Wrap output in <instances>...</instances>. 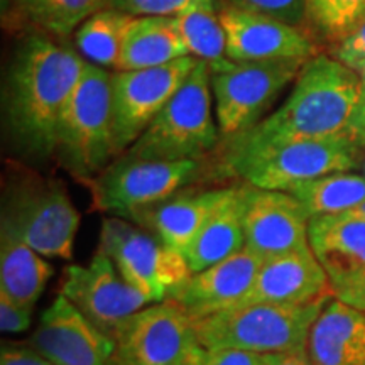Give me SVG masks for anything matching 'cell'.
Returning a JSON list of instances; mask_svg holds the SVG:
<instances>
[{"label":"cell","instance_id":"obj_29","mask_svg":"<svg viewBox=\"0 0 365 365\" xmlns=\"http://www.w3.org/2000/svg\"><path fill=\"white\" fill-rule=\"evenodd\" d=\"M304 11L313 38L331 46L365 22V0H304Z\"/></svg>","mask_w":365,"mask_h":365},{"label":"cell","instance_id":"obj_40","mask_svg":"<svg viewBox=\"0 0 365 365\" xmlns=\"http://www.w3.org/2000/svg\"><path fill=\"white\" fill-rule=\"evenodd\" d=\"M354 212H357L360 217L365 218V203L360 205V207H357V208H354Z\"/></svg>","mask_w":365,"mask_h":365},{"label":"cell","instance_id":"obj_4","mask_svg":"<svg viewBox=\"0 0 365 365\" xmlns=\"http://www.w3.org/2000/svg\"><path fill=\"white\" fill-rule=\"evenodd\" d=\"M362 149L346 134L303 139L257 149H223L218 161L228 176L262 190L287 191L303 181L354 171Z\"/></svg>","mask_w":365,"mask_h":365},{"label":"cell","instance_id":"obj_24","mask_svg":"<svg viewBox=\"0 0 365 365\" xmlns=\"http://www.w3.org/2000/svg\"><path fill=\"white\" fill-rule=\"evenodd\" d=\"M190 56L175 17H134L122 44L115 71L163 66Z\"/></svg>","mask_w":365,"mask_h":365},{"label":"cell","instance_id":"obj_5","mask_svg":"<svg viewBox=\"0 0 365 365\" xmlns=\"http://www.w3.org/2000/svg\"><path fill=\"white\" fill-rule=\"evenodd\" d=\"M54 156L83 185L115 159L108 70L85 63L78 85L59 117Z\"/></svg>","mask_w":365,"mask_h":365},{"label":"cell","instance_id":"obj_8","mask_svg":"<svg viewBox=\"0 0 365 365\" xmlns=\"http://www.w3.org/2000/svg\"><path fill=\"white\" fill-rule=\"evenodd\" d=\"M213 175H225L218 159L217 163H208V158L149 161L122 154L85 185L95 210L129 218L137 210L163 202Z\"/></svg>","mask_w":365,"mask_h":365},{"label":"cell","instance_id":"obj_20","mask_svg":"<svg viewBox=\"0 0 365 365\" xmlns=\"http://www.w3.org/2000/svg\"><path fill=\"white\" fill-rule=\"evenodd\" d=\"M308 239L333 291L365 274V218L357 212L309 218Z\"/></svg>","mask_w":365,"mask_h":365},{"label":"cell","instance_id":"obj_10","mask_svg":"<svg viewBox=\"0 0 365 365\" xmlns=\"http://www.w3.org/2000/svg\"><path fill=\"white\" fill-rule=\"evenodd\" d=\"M98 250L110 259L127 284L143 293L149 303L168 299L193 274L181 252L120 217L103 218Z\"/></svg>","mask_w":365,"mask_h":365},{"label":"cell","instance_id":"obj_17","mask_svg":"<svg viewBox=\"0 0 365 365\" xmlns=\"http://www.w3.org/2000/svg\"><path fill=\"white\" fill-rule=\"evenodd\" d=\"M333 296L330 277L309 247L264 262L249 293L230 309L250 304H308Z\"/></svg>","mask_w":365,"mask_h":365},{"label":"cell","instance_id":"obj_38","mask_svg":"<svg viewBox=\"0 0 365 365\" xmlns=\"http://www.w3.org/2000/svg\"><path fill=\"white\" fill-rule=\"evenodd\" d=\"M267 365H313L308 354H269Z\"/></svg>","mask_w":365,"mask_h":365},{"label":"cell","instance_id":"obj_36","mask_svg":"<svg viewBox=\"0 0 365 365\" xmlns=\"http://www.w3.org/2000/svg\"><path fill=\"white\" fill-rule=\"evenodd\" d=\"M335 298L365 312V274L335 291Z\"/></svg>","mask_w":365,"mask_h":365},{"label":"cell","instance_id":"obj_12","mask_svg":"<svg viewBox=\"0 0 365 365\" xmlns=\"http://www.w3.org/2000/svg\"><path fill=\"white\" fill-rule=\"evenodd\" d=\"M198 65L185 56L163 66L112 73V122L115 158L139 139L164 105Z\"/></svg>","mask_w":365,"mask_h":365},{"label":"cell","instance_id":"obj_13","mask_svg":"<svg viewBox=\"0 0 365 365\" xmlns=\"http://www.w3.org/2000/svg\"><path fill=\"white\" fill-rule=\"evenodd\" d=\"M61 294L113 341L127 319L149 304L148 298L127 284L113 262L100 250L88 266L71 264L65 269Z\"/></svg>","mask_w":365,"mask_h":365},{"label":"cell","instance_id":"obj_1","mask_svg":"<svg viewBox=\"0 0 365 365\" xmlns=\"http://www.w3.org/2000/svg\"><path fill=\"white\" fill-rule=\"evenodd\" d=\"M86 59L66 41L22 34L4 80V120L9 140L29 159L54 156L56 127L78 85Z\"/></svg>","mask_w":365,"mask_h":365},{"label":"cell","instance_id":"obj_14","mask_svg":"<svg viewBox=\"0 0 365 365\" xmlns=\"http://www.w3.org/2000/svg\"><path fill=\"white\" fill-rule=\"evenodd\" d=\"M245 249L264 262L309 249V217L287 191L262 190L242 182Z\"/></svg>","mask_w":365,"mask_h":365},{"label":"cell","instance_id":"obj_35","mask_svg":"<svg viewBox=\"0 0 365 365\" xmlns=\"http://www.w3.org/2000/svg\"><path fill=\"white\" fill-rule=\"evenodd\" d=\"M0 365H54L31 345L4 344L0 352Z\"/></svg>","mask_w":365,"mask_h":365},{"label":"cell","instance_id":"obj_22","mask_svg":"<svg viewBox=\"0 0 365 365\" xmlns=\"http://www.w3.org/2000/svg\"><path fill=\"white\" fill-rule=\"evenodd\" d=\"M110 0H7L2 19L16 33H39L66 41L76 29Z\"/></svg>","mask_w":365,"mask_h":365},{"label":"cell","instance_id":"obj_25","mask_svg":"<svg viewBox=\"0 0 365 365\" xmlns=\"http://www.w3.org/2000/svg\"><path fill=\"white\" fill-rule=\"evenodd\" d=\"M43 257L26 242L0 232V293L34 308L53 276V266Z\"/></svg>","mask_w":365,"mask_h":365},{"label":"cell","instance_id":"obj_21","mask_svg":"<svg viewBox=\"0 0 365 365\" xmlns=\"http://www.w3.org/2000/svg\"><path fill=\"white\" fill-rule=\"evenodd\" d=\"M307 354L313 365H365V312L333 296L313 323Z\"/></svg>","mask_w":365,"mask_h":365},{"label":"cell","instance_id":"obj_6","mask_svg":"<svg viewBox=\"0 0 365 365\" xmlns=\"http://www.w3.org/2000/svg\"><path fill=\"white\" fill-rule=\"evenodd\" d=\"M78 227L80 213L61 181L21 170L4 182L0 232L44 257L70 261Z\"/></svg>","mask_w":365,"mask_h":365},{"label":"cell","instance_id":"obj_32","mask_svg":"<svg viewBox=\"0 0 365 365\" xmlns=\"http://www.w3.org/2000/svg\"><path fill=\"white\" fill-rule=\"evenodd\" d=\"M33 308L0 293V328L4 333H21L31 327Z\"/></svg>","mask_w":365,"mask_h":365},{"label":"cell","instance_id":"obj_41","mask_svg":"<svg viewBox=\"0 0 365 365\" xmlns=\"http://www.w3.org/2000/svg\"><path fill=\"white\" fill-rule=\"evenodd\" d=\"M360 164H362V175L365 176V150L362 153V159H360Z\"/></svg>","mask_w":365,"mask_h":365},{"label":"cell","instance_id":"obj_26","mask_svg":"<svg viewBox=\"0 0 365 365\" xmlns=\"http://www.w3.org/2000/svg\"><path fill=\"white\" fill-rule=\"evenodd\" d=\"M175 19L190 56L207 63L210 70H218L230 63L218 0H193Z\"/></svg>","mask_w":365,"mask_h":365},{"label":"cell","instance_id":"obj_2","mask_svg":"<svg viewBox=\"0 0 365 365\" xmlns=\"http://www.w3.org/2000/svg\"><path fill=\"white\" fill-rule=\"evenodd\" d=\"M360 100V78L354 68L318 53L304 63L293 88L277 110L223 149H257L303 139L345 134Z\"/></svg>","mask_w":365,"mask_h":365},{"label":"cell","instance_id":"obj_28","mask_svg":"<svg viewBox=\"0 0 365 365\" xmlns=\"http://www.w3.org/2000/svg\"><path fill=\"white\" fill-rule=\"evenodd\" d=\"M134 16L105 7L81 24L75 38L76 51L91 65L115 71L122 44Z\"/></svg>","mask_w":365,"mask_h":365},{"label":"cell","instance_id":"obj_31","mask_svg":"<svg viewBox=\"0 0 365 365\" xmlns=\"http://www.w3.org/2000/svg\"><path fill=\"white\" fill-rule=\"evenodd\" d=\"M193 0H110L108 7L134 17H178Z\"/></svg>","mask_w":365,"mask_h":365},{"label":"cell","instance_id":"obj_9","mask_svg":"<svg viewBox=\"0 0 365 365\" xmlns=\"http://www.w3.org/2000/svg\"><path fill=\"white\" fill-rule=\"evenodd\" d=\"M304 63V59L230 61L218 70H210L222 143L264 120L282 91L294 83Z\"/></svg>","mask_w":365,"mask_h":365},{"label":"cell","instance_id":"obj_19","mask_svg":"<svg viewBox=\"0 0 365 365\" xmlns=\"http://www.w3.org/2000/svg\"><path fill=\"white\" fill-rule=\"evenodd\" d=\"M234 186L218 190L193 191L190 188L149 207L137 210L127 218L156 235L164 245L181 252L188 249L203 223L228 198Z\"/></svg>","mask_w":365,"mask_h":365},{"label":"cell","instance_id":"obj_15","mask_svg":"<svg viewBox=\"0 0 365 365\" xmlns=\"http://www.w3.org/2000/svg\"><path fill=\"white\" fill-rule=\"evenodd\" d=\"M220 6V17L227 34V58L235 63L304 59L317 56L318 44L304 27H296L261 14Z\"/></svg>","mask_w":365,"mask_h":365},{"label":"cell","instance_id":"obj_27","mask_svg":"<svg viewBox=\"0 0 365 365\" xmlns=\"http://www.w3.org/2000/svg\"><path fill=\"white\" fill-rule=\"evenodd\" d=\"M298 200L309 218L344 213L365 203V176L352 171L303 181L287 190Z\"/></svg>","mask_w":365,"mask_h":365},{"label":"cell","instance_id":"obj_16","mask_svg":"<svg viewBox=\"0 0 365 365\" xmlns=\"http://www.w3.org/2000/svg\"><path fill=\"white\" fill-rule=\"evenodd\" d=\"M27 345L54 365H113L115 341L93 327L59 293Z\"/></svg>","mask_w":365,"mask_h":365},{"label":"cell","instance_id":"obj_39","mask_svg":"<svg viewBox=\"0 0 365 365\" xmlns=\"http://www.w3.org/2000/svg\"><path fill=\"white\" fill-rule=\"evenodd\" d=\"M354 70L359 73V78H360V98L365 100V61L359 63Z\"/></svg>","mask_w":365,"mask_h":365},{"label":"cell","instance_id":"obj_33","mask_svg":"<svg viewBox=\"0 0 365 365\" xmlns=\"http://www.w3.org/2000/svg\"><path fill=\"white\" fill-rule=\"evenodd\" d=\"M330 56L350 68H355L359 63L365 61V22L340 43L333 44Z\"/></svg>","mask_w":365,"mask_h":365},{"label":"cell","instance_id":"obj_30","mask_svg":"<svg viewBox=\"0 0 365 365\" xmlns=\"http://www.w3.org/2000/svg\"><path fill=\"white\" fill-rule=\"evenodd\" d=\"M218 2L242 9V11L274 17L291 26L307 29L304 0H218Z\"/></svg>","mask_w":365,"mask_h":365},{"label":"cell","instance_id":"obj_11","mask_svg":"<svg viewBox=\"0 0 365 365\" xmlns=\"http://www.w3.org/2000/svg\"><path fill=\"white\" fill-rule=\"evenodd\" d=\"M205 352L195 319L175 301L164 299L124 323L113 365H196Z\"/></svg>","mask_w":365,"mask_h":365},{"label":"cell","instance_id":"obj_37","mask_svg":"<svg viewBox=\"0 0 365 365\" xmlns=\"http://www.w3.org/2000/svg\"><path fill=\"white\" fill-rule=\"evenodd\" d=\"M345 134L349 135L360 149L365 150V100L364 98L359 100Z\"/></svg>","mask_w":365,"mask_h":365},{"label":"cell","instance_id":"obj_34","mask_svg":"<svg viewBox=\"0 0 365 365\" xmlns=\"http://www.w3.org/2000/svg\"><path fill=\"white\" fill-rule=\"evenodd\" d=\"M196 365H267V355L240 350H207Z\"/></svg>","mask_w":365,"mask_h":365},{"label":"cell","instance_id":"obj_18","mask_svg":"<svg viewBox=\"0 0 365 365\" xmlns=\"http://www.w3.org/2000/svg\"><path fill=\"white\" fill-rule=\"evenodd\" d=\"M262 264L261 257L249 249H242L225 261L191 274L168 299L175 301L195 322H200L234 308L249 293Z\"/></svg>","mask_w":365,"mask_h":365},{"label":"cell","instance_id":"obj_23","mask_svg":"<svg viewBox=\"0 0 365 365\" xmlns=\"http://www.w3.org/2000/svg\"><path fill=\"white\" fill-rule=\"evenodd\" d=\"M242 249H245L244 200L240 185H235L228 198L210 215L191 240L185 250V259L191 272H200Z\"/></svg>","mask_w":365,"mask_h":365},{"label":"cell","instance_id":"obj_7","mask_svg":"<svg viewBox=\"0 0 365 365\" xmlns=\"http://www.w3.org/2000/svg\"><path fill=\"white\" fill-rule=\"evenodd\" d=\"M331 298L308 304H250L225 309L196 323L207 350L252 354H307L313 323Z\"/></svg>","mask_w":365,"mask_h":365},{"label":"cell","instance_id":"obj_3","mask_svg":"<svg viewBox=\"0 0 365 365\" xmlns=\"http://www.w3.org/2000/svg\"><path fill=\"white\" fill-rule=\"evenodd\" d=\"M212 73L207 63L198 61L180 90L150 122L124 156L149 161H188L205 159L222 144Z\"/></svg>","mask_w":365,"mask_h":365}]
</instances>
